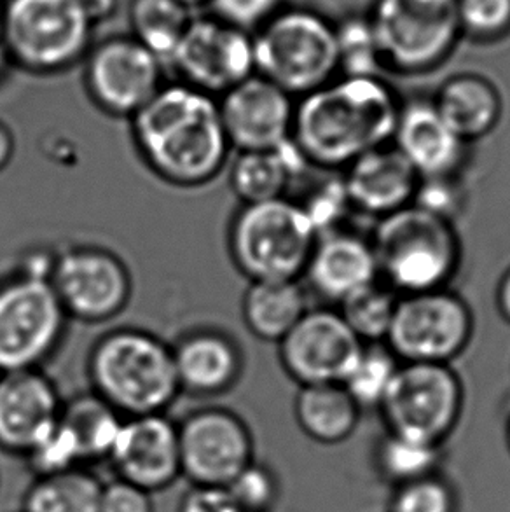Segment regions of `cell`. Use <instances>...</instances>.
<instances>
[{"mask_svg":"<svg viewBox=\"0 0 510 512\" xmlns=\"http://www.w3.org/2000/svg\"><path fill=\"white\" fill-rule=\"evenodd\" d=\"M228 512H245V511H242V509H238V507H231V509H229Z\"/></svg>","mask_w":510,"mask_h":512,"instance_id":"cell-50","label":"cell"},{"mask_svg":"<svg viewBox=\"0 0 510 512\" xmlns=\"http://www.w3.org/2000/svg\"><path fill=\"white\" fill-rule=\"evenodd\" d=\"M131 133L147 167L173 186L214 180L231 151L215 97L184 83L161 86L131 118Z\"/></svg>","mask_w":510,"mask_h":512,"instance_id":"cell-2","label":"cell"},{"mask_svg":"<svg viewBox=\"0 0 510 512\" xmlns=\"http://www.w3.org/2000/svg\"><path fill=\"white\" fill-rule=\"evenodd\" d=\"M364 343L336 308H310L278 343L283 371L299 387L343 383Z\"/></svg>","mask_w":510,"mask_h":512,"instance_id":"cell-15","label":"cell"},{"mask_svg":"<svg viewBox=\"0 0 510 512\" xmlns=\"http://www.w3.org/2000/svg\"><path fill=\"white\" fill-rule=\"evenodd\" d=\"M98 512H154L152 493L125 479L102 486Z\"/></svg>","mask_w":510,"mask_h":512,"instance_id":"cell-41","label":"cell"},{"mask_svg":"<svg viewBox=\"0 0 510 512\" xmlns=\"http://www.w3.org/2000/svg\"><path fill=\"white\" fill-rule=\"evenodd\" d=\"M102 486L84 467L39 476L25 493L23 512H98Z\"/></svg>","mask_w":510,"mask_h":512,"instance_id":"cell-29","label":"cell"},{"mask_svg":"<svg viewBox=\"0 0 510 512\" xmlns=\"http://www.w3.org/2000/svg\"><path fill=\"white\" fill-rule=\"evenodd\" d=\"M392 144L420 177L462 175L469 161L470 144L449 128L432 98L400 104Z\"/></svg>","mask_w":510,"mask_h":512,"instance_id":"cell-19","label":"cell"},{"mask_svg":"<svg viewBox=\"0 0 510 512\" xmlns=\"http://www.w3.org/2000/svg\"><path fill=\"white\" fill-rule=\"evenodd\" d=\"M180 392L215 397L235 387L243 373L240 346L217 329H196L172 346Z\"/></svg>","mask_w":510,"mask_h":512,"instance_id":"cell-23","label":"cell"},{"mask_svg":"<svg viewBox=\"0 0 510 512\" xmlns=\"http://www.w3.org/2000/svg\"><path fill=\"white\" fill-rule=\"evenodd\" d=\"M133 39L170 67L187 25V7L179 0H133L130 7Z\"/></svg>","mask_w":510,"mask_h":512,"instance_id":"cell-30","label":"cell"},{"mask_svg":"<svg viewBox=\"0 0 510 512\" xmlns=\"http://www.w3.org/2000/svg\"><path fill=\"white\" fill-rule=\"evenodd\" d=\"M179 2H182L184 6H194V4H201V2H205V0H179Z\"/></svg>","mask_w":510,"mask_h":512,"instance_id":"cell-49","label":"cell"},{"mask_svg":"<svg viewBox=\"0 0 510 512\" xmlns=\"http://www.w3.org/2000/svg\"><path fill=\"white\" fill-rule=\"evenodd\" d=\"M400 360L385 341L364 343L359 359L341 383L360 409H380Z\"/></svg>","mask_w":510,"mask_h":512,"instance_id":"cell-33","label":"cell"},{"mask_svg":"<svg viewBox=\"0 0 510 512\" xmlns=\"http://www.w3.org/2000/svg\"><path fill=\"white\" fill-rule=\"evenodd\" d=\"M308 168L310 163L289 139L268 151L238 153L229 170V186L242 205L276 200L283 198L290 184Z\"/></svg>","mask_w":510,"mask_h":512,"instance_id":"cell-25","label":"cell"},{"mask_svg":"<svg viewBox=\"0 0 510 512\" xmlns=\"http://www.w3.org/2000/svg\"><path fill=\"white\" fill-rule=\"evenodd\" d=\"M399 298L378 280L339 303L338 312L362 343H381L388 336Z\"/></svg>","mask_w":510,"mask_h":512,"instance_id":"cell-31","label":"cell"},{"mask_svg":"<svg viewBox=\"0 0 510 512\" xmlns=\"http://www.w3.org/2000/svg\"><path fill=\"white\" fill-rule=\"evenodd\" d=\"M231 149L268 151L292 135L296 98L268 79L252 74L217 100Z\"/></svg>","mask_w":510,"mask_h":512,"instance_id":"cell-17","label":"cell"},{"mask_svg":"<svg viewBox=\"0 0 510 512\" xmlns=\"http://www.w3.org/2000/svg\"><path fill=\"white\" fill-rule=\"evenodd\" d=\"M229 499L245 512H269L275 507L280 485L268 465L250 462L228 486Z\"/></svg>","mask_w":510,"mask_h":512,"instance_id":"cell-37","label":"cell"},{"mask_svg":"<svg viewBox=\"0 0 510 512\" xmlns=\"http://www.w3.org/2000/svg\"><path fill=\"white\" fill-rule=\"evenodd\" d=\"M301 207L308 215L317 238L345 229L346 219L355 214L343 177H331L320 182L301 203Z\"/></svg>","mask_w":510,"mask_h":512,"instance_id":"cell-36","label":"cell"},{"mask_svg":"<svg viewBox=\"0 0 510 512\" xmlns=\"http://www.w3.org/2000/svg\"><path fill=\"white\" fill-rule=\"evenodd\" d=\"M62 397L41 369L0 373V450L25 457L58 420Z\"/></svg>","mask_w":510,"mask_h":512,"instance_id":"cell-20","label":"cell"},{"mask_svg":"<svg viewBox=\"0 0 510 512\" xmlns=\"http://www.w3.org/2000/svg\"><path fill=\"white\" fill-rule=\"evenodd\" d=\"M442 444L388 432L378 448V467L386 479L404 485L437 474Z\"/></svg>","mask_w":510,"mask_h":512,"instance_id":"cell-32","label":"cell"},{"mask_svg":"<svg viewBox=\"0 0 510 512\" xmlns=\"http://www.w3.org/2000/svg\"><path fill=\"white\" fill-rule=\"evenodd\" d=\"M107 460L118 478L147 492L165 490L182 476L177 423L166 413L125 418Z\"/></svg>","mask_w":510,"mask_h":512,"instance_id":"cell-18","label":"cell"},{"mask_svg":"<svg viewBox=\"0 0 510 512\" xmlns=\"http://www.w3.org/2000/svg\"><path fill=\"white\" fill-rule=\"evenodd\" d=\"M336 41L339 70L345 77H380L383 62L371 21H346L336 28Z\"/></svg>","mask_w":510,"mask_h":512,"instance_id":"cell-34","label":"cell"},{"mask_svg":"<svg viewBox=\"0 0 510 512\" xmlns=\"http://www.w3.org/2000/svg\"><path fill=\"white\" fill-rule=\"evenodd\" d=\"M49 284L69 319L88 324L118 317L130 303L133 291L125 261L95 245L56 252Z\"/></svg>","mask_w":510,"mask_h":512,"instance_id":"cell-12","label":"cell"},{"mask_svg":"<svg viewBox=\"0 0 510 512\" xmlns=\"http://www.w3.org/2000/svg\"><path fill=\"white\" fill-rule=\"evenodd\" d=\"M182 83L224 95L255 74L254 41L247 30L219 18L191 20L170 62Z\"/></svg>","mask_w":510,"mask_h":512,"instance_id":"cell-14","label":"cell"},{"mask_svg":"<svg viewBox=\"0 0 510 512\" xmlns=\"http://www.w3.org/2000/svg\"><path fill=\"white\" fill-rule=\"evenodd\" d=\"M341 177L353 210L378 221L413 205L420 184V175L393 144L362 154Z\"/></svg>","mask_w":510,"mask_h":512,"instance_id":"cell-22","label":"cell"},{"mask_svg":"<svg viewBox=\"0 0 510 512\" xmlns=\"http://www.w3.org/2000/svg\"><path fill=\"white\" fill-rule=\"evenodd\" d=\"M432 102L449 128L467 144L495 132L504 116V102L497 88L474 74L451 77Z\"/></svg>","mask_w":510,"mask_h":512,"instance_id":"cell-24","label":"cell"},{"mask_svg":"<svg viewBox=\"0 0 510 512\" xmlns=\"http://www.w3.org/2000/svg\"><path fill=\"white\" fill-rule=\"evenodd\" d=\"M474 313L449 289L400 296L385 343L400 362L449 364L472 341Z\"/></svg>","mask_w":510,"mask_h":512,"instance_id":"cell-11","label":"cell"},{"mask_svg":"<svg viewBox=\"0 0 510 512\" xmlns=\"http://www.w3.org/2000/svg\"><path fill=\"white\" fill-rule=\"evenodd\" d=\"M9 55H7L6 42H4V37H2V30H0V76L4 74V70H6L7 65H9Z\"/></svg>","mask_w":510,"mask_h":512,"instance_id":"cell-47","label":"cell"},{"mask_svg":"<svg viewBox=\"0 0 510 512\" xmlns=\"http://www.w3.org/2000/svg\"><path fill=\"white\" fill-rule=\"evenodd\" d=\"M497 308L500 315H502V319L510 324V266L498 282Z\"/></svg>","mask_w":510,"mask_h":512,"instance_id":"cell-44","label":"cell"},{"mask_svg":"<svg viewBox=\"0 0 510 512\" xmlns=\"http://www.w3.org/2000/svg\"><path fill=\"white\" fill-rule=\"evenodd\" d=\"M308 298L299 280L250 282L243 294L245 326L257 340L280 343L308 312Z\"/></svg>","mask_w":510,"mask_h":512,"instance_id":"cell-26","label":"cell"},{"mask_svg":"<svg viewBox=\"0 0 510 512\" xmlns=\"http://www.w3.org/2000/svg\"><path fill=\"white\" fill-rule=\"evenodd\" d=\"M60 420L76 437L84 462H93L109 458L125 416L90 392L63 402Z\"/></svg>","mask_w":510,"mask_h":512,"instance_id":"cell-28","label":"cell"},{"mask_svg":"<svg viewBox=\"0 0 510 512\" xmlns=\"http://www.w3.org/2000/svg\"><path fill=\"white\" fill-rule=\"evenodd\" d=\"M93 23L81 0H7L0 14L9 60L35 74L79 62L90 48Z\"/></svg>","mask_w":510,"mask_h":512,"instance_id":"cell-6","label":"cell"},{"mask_svg":"<svg viewBox=\"0 0 510 512\" xmlns=\"http://www.w3.org/2000/svg\"><path fill=\"white\" fill-rule=\"evenodd\" d=\"M14 156V135L9 126L0 121V172L11 163Z\"/></svg>","mask_w":510,"mask_h":512,"instance_id":"cell-45","label":"cell"},{"mask_svg":"<svg viewBox=\"0 0 510 512\" xmlns=\"http://www.w3.org/2000/svg\"><path fill=\"white\" fill-rule=\"evenodd\" d=\"M48 278L18 273L0 284V373L41 369L67 331Z\"/></svg>","mask_w":510,"mask_h":512,"instance_id":"cell-9","label":"cell"},{"mask_svg":"<svg viewBox=\"0 0 510 512\" xmlns=\"http://www.w3.org/2000/svg\"><path fill=\"white\" fill-rule=\"evenodd\" d=\"M505 436H507V444H509L510 450V411L509 415H507V423H505Z\"/></svg>","mask_w":510,"mask_h":512,"instance_id":"cell-48","label":"cell"},{"mask_svg":"<svg viewBox=\"0 0 510 512\" xmlns=\"http://www.w3.org/2000/svg\"><path fill=\"white\" fill-rule=\"evenodd\" d=\"M235 507L226 488L193 485L179 504V512H228Z\"/></svg>","mask_w":510,"mask_h":512,"instance_id":"cell-43","label":"cell"},{"mask_svg":"<svg viewBox=\"0 0 510 512\" xmlns=\"http://www.w3.org/2000/svg\"><path fill=\"white\" fill-rule=\"evenodd\" d=\"M303 277L318 298L339 305L380 280L373 243L346 228L318 236Z\"/></svg>","mask_w":510,"mask_h":512,"instance_id":"cell-21","label":"cell"},{"mask_svg":"<svg viewBox=\"0 0 510 512\" xmlns=\"http://www.w3.org/2000/svg\"><path fill=\"white\" fill-rule=\"evenodd\" d=\"M81 2L86 7V11L90 13L93 21L111 13L112 4H114V0H81Z\"/></svg>","mask_w":510,"mask_h":512,"instance_id":"cell-46","label":"cell"},{"mask_svg":"<svg viewBox=\"0 0 510 512\" xmlns=\"http://www.w3.org/2000/svg\"><path fill=\"white\" fill-rule=\"evenodd\" d=\"M315 242L301 203L287 196L242 205L229 224V254L249 282L299 280Z\"/></svg>","mask_w":510,"mask_h":512,"instance_id":"cell-5","label":"cell"},{"mask_svg":"<svg viewBox=\"0 0 510 512\" xmlns=\"http://www.w3.org/2000/svg\"><path fill=\"white\" fill-rule=\"evenodd\" d=\"M390 512H456L453 488L439 474L397 486Z\"/></svg>","mask_w":510,"mask_h":512,"instance_id":"cell-38","label":"cell"},{"mask_svg":"<svg viewBox=\"0 0 510 512\" xmlns=\"http://www.w3.org/2000/svg\"><path fill=\"white\" fill-rule=\"evenodd\" d=\"M25 458L35 478L70 471L76 467H83L84 464L83 453L77 444L76 437L72 436V432L60 420V416L35 441L34 446L25 453Z\"/></svg>","mask_w":510,"mask_h":512,"instance_id":"cell-35","label":"cell"},{"mask_svg":"<svg viewBox=\"0 0 510 512\" xmlns=\"http://www.w3.org/2000/svg\"><path fill=\"white\" fill-rule=\"evenodd\" d=\"M400 104L380 77H343L297 100L290 139L311 168L343 172L367 151L392 144Z\"/></svg>","mask_w":510,"mask_h":512,"instance_id":"cell-1","label":"cell"},{"mask_svg":"<svg viewBox=\"0 0 510 512\" xmlns=\"http://www.w3.org/2000/svg\"><path fill=\"white\" fill-rule=\"evenodd\" d=\"M460 27L493 37L510 27V0H456Z\"/></svg>","mask_w":510,"mask_h":512,"instance_id":"cell-40","label":"cell"},{"mask_svg":"<svg viewBox=\"0 0 510 512\" xmlns=\"http://www.w3.org/2000/svg\"><path fill=\"white\" fill-rule=\"evenodd\" d=\"M467 203V191L462 175L446 177H420V184L414 194L413 205L427 210L446 221L455 222L463 214Z\"/></svg>","mask_w":510,"mask_h":512,"instance_id":"cell-39","label":"cell"},{"mask_svg":"<svg viewBox=\"0 0 510 512\" xmlns=\"http://www.w3.org/2000/svg\"><path fill=\"white\" fill-rule=\"evenodd\" d=\"M93 392L119 415L166 413L180 392L172 346L142 329H116L88 357Z\"/></svg>","mask_w":510,"mask_h":512,"instance_id":"cell-3","label":"cell"},{"mask_svg":"<svg viewBox=\"0 0 510 512\" xmlns=\"http://www.w3.org/2000/svg\"><path fill=\"white\" fill-rule=\"evenodd\" d=\"M465 392L449 364L400 362L380 413L388 432L442 444L462 416Z\"/></svg>","mask_w":510,"mask_h":512,"instance_id":"cell-10","label":"cell"},{"mask_svg":"<svg viewBox=\"0 0 510 512\" xmlns=\"http://www.w3.org/2000/svg\"><path fill=\"white\" fill-rule=\"evenodd\" d=\"M165 65L133 37L98 44L86 62V88L100 111L133 118L163 86Z\"/></svg>","mask_w":510,"mask_h":512,"instance_id":"cell-16","label":"cell"},{"mask_svg":"<svg viewBox=\"0 0 510 512\" xmlns=\"http://www.w3.org/2000/svg\"><path fill=\"white\" fill-rule=\"evenodd\" d=\"M255 74L301 98L334 81L339 70L336 28L308 11L278 14L252 37Z\"/></svg>","mask_w":510,"mask_h":512,"instance_id":"cell-7","label":"cell"},{"mask_svg":"<svg viewBox=\"0 0 510 512\" xmlns=\"http://www.w3.org/2000/svg\"><path fill=\"white\" fill-rule=\"evenodd\" d=\"M177 429L180 471L191 485L226 488L254 462L249 425L229 409H198L177 423Z\"/></svg>","mask_w":510,"mask_h":512,"instance_id":"cell-13","label":"cell"},{"mask_svg":"<svg viewBox=\"0 0 510 512\" xmlns=\"http://www.w3.org/2000/svg\"><path fill=\"white\" fill-rule=\"evenodd\" d=\"M362 409L341 383H320L299 388L294 416L306 436L322 444H338L352 436Z\"/></svg>","mask_w":510,"mask_h":512,"instance_id":"cell-27","label":"cell"},{"mask_svg":"<svg viewBox=\"0 0 510 512\" xmlns=\"http://www.w3.org/2000/svg\"><path fill=\"white\" fill-rule=\"evenodd\" d=\"M371 243L381 282L399 296L448 289L462 264L455 222L416 205L380 219Z\"/></svg>","mask_w":510,"mask_h":512,"instance_id":"cell-4","label":"cell"},{"mask_svg":"<svg viewBox=\"0 0 510 512\" xmlns=\"http://www.w3.org/2000/svg\"><path fill=\"white\" fill-rule=\"evenodd\" d=\"M371 27L383 67L402 74L444 62L462 30L456 0H378Z\"/></svg>","mask_w":510,"mask_h":512,"instance_id":"cell-8","label":"cell"},{"mask_svg":"<svg viewBox=\"0 0 510 512\" xmlns=\"http://www.w3.org/2000/svg\"><path fill=\"white\" fill-rule=\"evenodd\" d=\"M278 0H212L219 20L249 30L268 20Z\"/></svg>","mask_w":510,"mask_h":512,"instance_id":"cell-42","label":"cell"}]
</instances>
